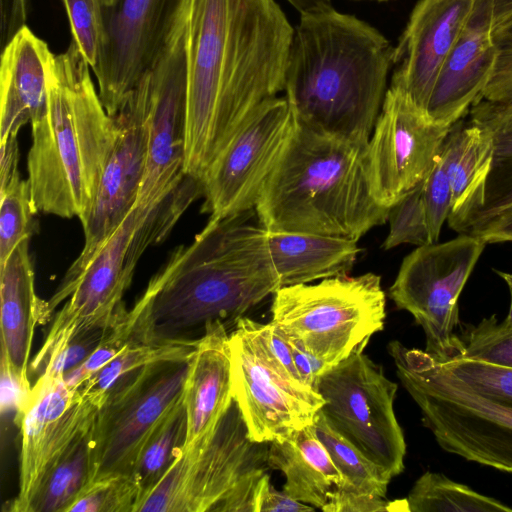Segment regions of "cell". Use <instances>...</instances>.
Returning <instances> with one entry per match:
<instances>
[{
  "instance_id": "7bdbcfd3",
  "label": "cell",
  "mask_w": 512,
  "mask_h": 512,
  "mask_svg": "<svg viewBox=\"0 0 512 512\" xmlns=\"http://www.w3.org/2000/svg\"><path fill=\"white\" fill-rule=\"evenodd\" d=\"M111 331L112 330H97L75 339L52 360L42 374L48 376H62L65 372L82 363L106 340Z\"/></svg>"
},
{
  "instance_id": "ac0fdd59",
  "label": "cell",
  "mask_w": 512,
  "mask_h": 512,
  "mask_svg": "<svg viewBox=\"0 0 512 512\" xmlns=\"http://www.w3.org/2000/svg\"><path fill=\"white\" fill-rule=\"evenodd\" d=\"M99 407L62 376H39L15 414L20 428L19 490L9 511L27 512L43 479L70 445L94 423Z\"/></svg>"
},
{
  "instance_id": "52a82bcc",
  "label": "cell",
  "mask_w": 512,
  "mask_h": 512,
  "mask_svg": "<svg viewBox=\"0 0 512 512\" xmlns=\"http://www.w3.org/2000/svg\"><path fill=\"white\" fill-rule=\"evenodd\" d=\"M387 350L423 424L443 450L512 473L511 404L472 390L426 351L397 340Z\"/></svg>"
},
{
  "instance_id": "277c9868",
  "label": "cell",
  "mask_w": 512,
  "mask_h": 512,
  "mask_svg": "<svg viewBox=\"0 0 512 512\" xmlns=\"http://www.w3.org/2000/svg\"><path fill=\"white\" fill-rule=\"evenodd\" d=\"M76 44L53 54L47 73V110L32 124L28 181L37 212L62 218L88 213L118 128L96 91Z\"/></svg>"
},
{
  "instance_id": "836d02e7",
  "label": "cell",
  "mask_w": 512,
  "mask_h": 512,
  "mask_svg": "<svg viewBox=\"0 0 512 512\" xmlns=\"http://www.w3.org/2000/svg\"><path fill=\"white\" fill-rule=\"evenodd\" d=\"M119 0H61L65 9L71 41L81 51L94 73L107 45V25Z\"/></svg>"
},
{
  "instance_id": "ee69618b",
  "label": "cell",
  "mask_w": 512,
  "mask_h": 512,
  "mask_svg": "<svg viewBox=\"0 0 512 512\" xmlns=\"http://www.w3.org/2000/svg\"><path fill=\"white\" fill-rule=\"evenodd\" d=\"M108 336L82 363L62 375L70 389L78 390L120 352L123 345L110 342Z\"/></svg>"
},
{
  "instance_id": "5bb4252c",
  "label": "cell",
  "mask_w": 512,
  "mask_h": 512,
  "mask_svg": "<svg viewBox=\"0 0 512 512\" xmlns=\"http://www.w3.org/2000/svg\"><path fill=\"white\" fill-rule=\"evenodd\" d=\"M295 124L285 96L261 104L201 178V211L212 218H224L255 209Z\"/></svg>"
},
{
  "instance_id": "b9f144b4",
  "label": "cell",
  "mask_w": 512,
  "mask_h": 512,
  "mask_svg": "<svg viewBox=\"0 0 512 512\" xmlns=\"http://www.w3.org/2000/svg\"><path fill=\"white\" fill-rule=\"evenodd\" d=\"M324 512H384L408 511L406 499L390 501L386 498L362 496L334 489Z\"/></svg>"
},
{
  "instance_id": "cb8c5ba5",
  "label": "cell",
  "mask_w": 512,
  "mask_h": 512,
  "mask_svg": "<svg viewBox=\"0 0 512 512\" xmlns=\"http://www.w3.org/2000/svg\"><path fill=\"white\" fill-rule=\"evenodd\" d=\"M233 399L229 334L225 323L206 326L190 354L184 390L187 438L184 449L201 442Z\"/></svg>"
},
{
  "instance_id": "d6986e66",
  "label": "cell",
  "mask_w": 512,
  "mask_h": 512,
  "mask_svg": "<svg viewBox=\"0 0 512 512\" xmlns=\"http://www.w3.org/2000/svg\"><path fill=\"white\" fill-rule=\"evenodd\" d=\"M184 0H119L107 25V45L94 72L98 93L114 117L154 61Z\"/></svg>"
},
{
  "instance_id": "e0dca14e",
  "label": "cell",
  "mask_w": 512,
  "mask_h": 512,
  "mask_svg": "<svg viewBox=\"0 0 512 512\" xmlns=\"http://www.w3.org/2000/svg\"><path fill=\"white\" fill-rule=\"evenodd\" d=\"M451 127L435 123L404 92L389 86L366 148L370 189L378 204L390 208L424 181Z\"/></svg>"
},
{
  "instance_id": "74e56055",
  "label": "cell",
  "mask_w": 512,
  "mask_h": 512,
  "mask_svg": "<svg viewBox=\"0 0 512 512\" xmlns=\"http://www.w3.org/2000/svg\"><path fill=\"white\" fill-rule=\"evenodd\" d=\"M387 221L389 232L383 249L431 243L423 203V181L389 208Z\"/></svg>"
},
{
  "instance_id": "ffe728a7",
  "label": "cell",
  "mask_w": 512,
  "mask_h": 512,
  "mask_svg": "<svg viewBox=\"0 0 512 512\" xmlns=\"http://www.w3.org/2000/svg\"><path fill=\"white\" fill-rule=\"evenodd\" d=\"M476 0H419L394 52L390 86L426 111L439 71L460 36Z\"/></svg>"
},
{
  "instance_id": "ba28073f",
  "label": "cell",
  "mask_w": 512,
  "mask_h": 512,
  "mask_svg": "<svg viewBox=\"0 0 512 512\" xmlns=\"http://www.w3.org/2000/svg\"><path fill=\"white\" fill-rule=\"evenodd\" d=\"M273 295L271 322L331 367L384 328L385 292L372 272L285 286Z\"/></svg>"
},
{
  "instance_id": "816d5d0a",
  "label": "cell",
  "mask_w": 512,
  "mask_h": 512,
  "mask_svg": "<svg viewBox=\"0 0 512 512\" xmlns=\"http://www.w3.org/2000/svg\"><path fill=\"white\" fill-rule=\"evenodd\" d=\"M512 18V0H492V29Z\"/></svg>"
},
{
  "instance_id": "11a10c76",
  "label": "cell",
  "mask_w": 512,
  "mask_h": 512,
  "mask_svg": "<svg viewBox=\"0 0 512 512\" xmlns=\"http://www.w3.org/2000/svg\"><path fill=\"white\" fill-rule=\"evenodd\" d=\"M375 1H387V0H375Z\"/></svg>"
},
{
  "instance_id": "7c38bea8",
  "label": "cell",
  "mask_w": 512,
  "mask_h": 512,
  "mask_svg": "<svg viewBox=\"0 0 512 512\" xmlns=\"http://www.w3.org/2000/svg\"><path fill=\"white\" fill-rule=\"evenodd\" d=\"M487 243L462 233L442 243L418 246L402 261L389 288L398 309L406 310L426 337L425 351L439 360L457 357L455 329L459 324V296Z\"/></svg>"
},
{
  "instance_id": "83f0119b",
  "label": "cell",
  "mask_w": 512,
  "mask_h": 512,
  "mask_svg": "<svg viewBox=\"0 0 512 512\" xmlns=\"http://www.w3.org/2000/svg\"><path fill=\"white\" fill-rule=\"evenodd\" d=\"M470 115L471 122L490 132L494 154L484 205L469 228L512 205V101L482 99L470 108Z\"/></svg>"
},
{
  "instance_id": "ab89813d",
  "label": "cell",
  "mask_w": 512,
  "mask_h": 512,
  "mask_svg": "<svg viewBox=\"0 0 512 512\" xmlns=\"http://www.w3.org/2000/svg\"><path fill=\"white\" fill-rule=\"evenodd\" d=\"M441 154V153H440ZM451 186L441 156L423 181V203L431 243L438 241L451 207Z\"/></svg>"
},
{
  "instance_id": "8fae6325",
  "label": "cell",
  "mask_w": 512,
  "mask_h": 512,
  "mask_svg": "<svg viewBox=\"0 0 512 512\" xmlns=\"http://www.w3.org/2000/svg\"><path fill=\"white\" fill-rule=\"evenodd\" d=\"M187 36L184 0L161 50L136 83L147 107V158L136 202L142 210H153L186 176Z\"/></svg>"
},
{
  "instance_id": "d590c367",
  "label": "cell",
  "mask_w": 512,
  "mask_h": 512,
  "mask_svg": "<svg viewBox=\"0 0 512 512\" xmlns=\"http://www.w3.org/2000/svg\"><path fill=\"white\" fill-rule=\"evenodd\" d=\"M141 489L133 473L91 481L68 512H135Z\"/></svg>"
},
{
  "instance_id": "e575fe53",
  "label": "cell",
  "mask_w": 512,
  "mask_h": 512,
  "mask_svg": "<svg viewBox=\"0 0 512 512\" xmlns=\"http://www.w3.org/2000/svg\"><path fill=\"white\" fill-rule=\"evenodd\" d=\"M36 213L30 183L16 171L0 188V266L23 240L32 237Z\"/></svg>"
},
{
  "instance_id": "1f68e13d",
  "label": "cell",
  "mask_w": 512,
  "mask_h": 512,
  "mask_svg": "<svg viewBox=\"0 0 512 512\" xmlns=\"http://www.w3.org/2000/svg\"><path fill=\"white\" fill-rule=\"evenodd\" d=\"M186 438L187 414L182 398L147 441L131 472L141 489L140 500L162 479L180 456Z\"/></svg>"
},
{
  "instance_id": "f907efd6",
  "label": "cell",
  "mask_w": 512,
  "mask_h": 512,
  "mask_svg": "<svg viewBox=\"0 0 512 512\" xmlns=\"http://www.w3.org/2000/svg\"><path fill=\"white\" fill-rule=\"evenodd\" d=\"M18 134H11L0 141V188H3L18 171Z\"/></svg>"
},
{
  "instance_id": "9c48e42d",
  "label": "cell",
  "mask_w": 512,
  "mask_h": 512,
  "mask_svg": "<svg viewBox=\"0 0 512 512\" xmlns=\"http://www.w3.org/2000/svg\"><path fill=\"white\" fill-rule=\"evenodd\" d=\"M358 346L319 379L328 424L391 479L404 470L406 442L394 412L398 385Z\"/></svg>"
},
{
  "instance_id": "5b68a950",
  "label": "cell",
  "mask_w": 512,
  "mask_h": 512,
  "mask_svg": "<svg viewBox=\"0 0 512 512\" xmlns=\"http://www.w3.org/2000/svg\"><path fill=\"white\" fill-rule=\"evenodd\" d=\"M366 148L296 120L255 207L259 222L268 232L356 241L384 224L389 208L371 193Z\"/></svg>"
},
{
  "instance_id": "f546056e",
  "label": "cell",
  "mask_w": 512,
  "mask_h": 512,
  "mask_svg": "<svg viewBox=\"0 0 512 512\" xmlns=\"http://www.w3.org/2000/svg\"><path fill=\"white\" fill-rule=\"evenodd\" d=\"M311 426L342 476L341 485L335 489L386 498L391 478L334 430L320 410Z\"/></svg>"
},
{
  "instance_id": "60d3db41",
  "label": "cell",
  "mask_w": 512,
  "mask_h": 512,
  "mask_svg": "<svg viewBox=\"0 0 512 512\" xmlns=\"http://www.w3.org/2000/svg\"><path fill=\"white\" fill-rule=\"evenodd\" d=\"M492 37L498 49V57L482 99L512 101V18L493 28Z\"/></svg>"
},
{
  "instance_id": "7a4b0ae2",
  "label": "cell",
  "mask_w": 512,
  "mask_h": 512,
  "mask_svg": "<svg viewBox=\"0 0 512 512\" xmlns=\"http://www.w3.org/2000/svg\"><path fill=\"white\" fill-rule=\"evenodd\" d=\"M279 288L268 231L255 209L209 217L150 279L109 339L119 345L196 344L208 324L236 323Z\"/></svg>"
},
{
  "instance_id": "d6a6232c",
  "label": "cell",
  "mask_w": 512,
  "mask_h": 512,
  "mask_svg": "<svg viewBox=\"0 0 512 512\" xmlns=\"http://www.w3.org/2000/svg\"><path fill=\"white\" fill-rule=\"evenodd\" d=\"M195 345L125 343L120 352L78 390L100 408L109 390L126 375L151 364L186 359L192 353Z\"/></svg>"
},
{
  "instance_id": "30bf717a",
  "label": "cell",
  "mask_w": 512,
  "mask_h": 512,
  "mask_svg": "<svg viewBox=\"0 0 512 512\" xmlns=\"http://www.w3.org/2000/svg\"><path fill=\"white\" fill-rule=\"evenodd\" d=\"M189 367L190 356L151 364L109 390L92 426L91 481L132 472L147 441L183 398Z\"/></svg>"
},
{
  "instance_id": "484cf974",
  "label": "cell",
  "mask_w": 512,
  "mask_h": 512,
  "mask_svg": "<svg viewBox=\"0 0 512 512\" xmlns=\"http://www.w3.org/2000/svg\"><path fill=\"white\" fill-rule=\"evenodd\" d=\"M268 239L281 287L346 276L360 252L356 240L344 237L268 232Z\"/></svg>"
},
{
  "instance_id": "603a6c76",
  "label": "cell",
  "mask_w": 512,
  "mask_h": 512,
  "mask_svg": "<svg viewBox=\"0 0 512 512\" xmlns=\"http://www.w3.org/2000/svg\"><path fill=\"white\" fill-rule=\"evenodd\" d=\"M29 240H23L0 266L1 358L27 383L35 327L51 318L47 301L35 290Z\"/></svg>"
},
{
  "instance_id": "8d00e7d4",
  "label": "cell",
  "mask_w": 512,
  "mask_h": 512,
  "mask_svg": "<svg viewBox=\"0 0 512 512\" xmlns=\"http://www.w3.org/2000/svg\"><path fill=\"white\" fill-rule=\"evenodd\" d=\"M459 339L460 349L455 358L512 368V330L503 329L495 315L465 329Z\"/></svg>"
},
{
  "instance_id": "f6af8a7d",
  "label": "cell",
  "mask_w": 512,
  "mask_h": 512,
  "mask_svg": "<svg viewBox=\"0 0 512 512\" xmlns=\"http://www.w3.org/2000/svg\"><path fill=\"white\" fill-rule=\"evenodd\" d=\"M1 391L0 403L2 414H17L26 402L32 386L15 374L7 362L1 358Z\"/></svg>"
},
{
  "instance_id": "6da1fadb",
  "label": "cell",
  "mask_w": 512,
  "mask_h": 512,
  "mask_svg": "<svg viewBox=\"0 0 512 512\" xmlns=\"http://www.w3.org/2000/svg\"><path fill=\"white\" fill-rule=\"evenodd\" d=\"M293 32L274 0H188L185 175L200 181L248 117L284 91Z\"/></svg>"
},
{
  "instance_id": "7402d4cb",
  "label": "cell",
  "mask_w": 512,
  "mask_h": 512,
  "mask_svg": "<svg viewBox=\"0 0 512 512\" xmlns=\"http://www.w3.org/2000/svg\"><path fill=\"white\" fill-rule=\"evenodd\" d=\"M53 53L26 25L1 52L0 141L40 121L47 110V73Z\"/></svg>"
},
{
  "instance_id": "4fadbf2b",
  "label": "cell",
  "mask_w": 512,
  "mask_h": 512,
  "mask_svg": "<svg viewBox=\"0 0 512 512\" xmlns=\"http://www.w3.org/2000/svg\"><path fill=\"white\" fill-rule=\"evenodd\" d=\"M235 324L229 334L232 395L250 438L270 443L312 425L324 404L322 396L272 357L258 322L242 316Z\"/></svg>"
},
{
  "instance_id": "2e32d148",
  "label": "cell",
  "mask_w": 512,
  "mask_h": 512,
  "mask_svg": "<svg viewBox=\"0 0 512 512\" xmlns=\"http://www.w3.org/2000/svg\"><path fill=\"white\" fill-rule=\"evenodd\" d=\"M114 118L117 138L93 203L81 221L84 246L47 301L51 314L66 301L72 285L136 206L145 172L148 141L146 99L139 85H135Z\"/></svg>"
},
{
  "instance_id": "4dcf8cb0",
  "label": "cell",
  "mask_w": 512,
  "mask_h": 512,
  "mask_svg": "<svg viewBox=\"0 0 512 512\" xmlns=\"http://www.w3.org/2000/svg\"><path fill=\"white\" fill-rule=\"evenodd\" d=\"M410 512H512V507L436 472H425L411 488Z\"/></svg>"
},
{
  "instance_id": "f1b7e54d",
  "label": "cell",
  "mask_w": 512,
  "mask_h": 512,
  "mask_svg": "<svg viewBox=\"0 0 512 512\" xmlns=\"http://www.w3.org/2000/svg\"><path fill=\"white\" fill-rule=\"evenodd\" d=\"M93 470L92 427L80 435L50 469L27 512H68L91 482Z\"/></svg>"
},
{
  "instance_id": "f35d334b",
  "label": "cell",
  "mask_w": 512,
  "mask_h": 512,
  "mask_svg": "<svg viewBox=\"0 0 512 512\" xmlns=\"http://www.w3.org/2000/svg\"><path fill=\"white\" fill-rule=\"evenodd\" d=\"M437 360L472 390L512 405V368L465 358Z\"/></svg>"
},
{
  "instance_id": "681fc988",
  "label": "cell",
  "mask_w": 512,
  "mask_h": 512,
  "mask_svg": "<svg viewBox=\"0 0 512 512\" xmlns=\"http://www.w3.org/2000/svg\"><path fill=\"white\" fill-rule=\"evenodd\" d=\"M315 508L291 497L287 493L277 491L270 485L265 491L260 512H311Z\"/></svg>"
},
{
  "instance_id": "9a60e30c",
  "label": "cell",
  "mask_w": 512,
  "mask_h": 512,
  "mask_svg": "<svg viewBox=\"0 0 512 512\" xmlns=\"http://www.w3.org/2000/svg\"><path fill=\"white\" fill-rule=\"evenodd\" d=\"M151 211L134 207L70 288L63 307L29 364L38 378L71 342L97 330H113L128 309L123 301L135 268L128 249L138 225Z\"/></svg>"
},
{
  "instance_id": "4316f807",
  "label": "cell",
  "mask_w": 512,
  "mask_h": 512,
  "mask_svg": "<svg viewBox=\"0 0 512 512\" xmlns=\"http://www.w3.org/2000/svg\"><path fill=\"white\" fill-rule=\"evenodd\" d=\"M268 465L284 474L285 493L315 509L322 510L331 492L342 483L340 472L311 425L270 442Z\"/></svg>"
},
{
  "instance_id": "c3c4849f",
  "label": "cell",
  "mask_w": 512,
  "mask_h": 512,
  "mask_svg": "<svg viewBox=\"0 0 512 512\" xmlns=\"http://www.w3.org/2000/svg\"><path fill=\"white\" fill-rule=\"evenodd\" d=\"M288 341L291 346L294 365L301 381L316 389L320 377L332 367L299 343L291 339H288Z\"/></svg>"
},
{
  "instance_id": "8992f818",
  "label": "cell",
  "mask_w": 512,
  "mask_h": 512,
  "mask_svg": "<svg viewBox=\"0 0 512 512\" xmlns=\"http://www.w3.org/2000/svg\"><path fill=\"white\" fill-rule=\"evenodd\" d=\"M269 443L250 438L233 398L212 431L183 449L135 512H260Z\"/></svg>"
},
{
  "instance_id": "3957f363",
  "label": "cell",
  "mask_w": 512,
  "mask_h": 512,
  "mask_svg": "<svg viewBox=\"0 0 512 512\" xmlns=\"http://www.w3.org/2000/svg\"><path fill=\"white\" fill-rule=\"evenodd\" d=\"M395 47L375 27L333 7L300 13L285 71L299 122L367 145L394 65Z\"/></svg>"
},
{
  "instance_id": "44dd1931",
  "label": "cell",
  "mask_w": 512,
  "mask_h": 512,
  "mask_svg": "<svg viewBox=\"0 0 512 512\" xmlns=\"http://www.w3.org/2000/svg\"><path fill=\"white\" fill-rule=\"evenodd\" d=\"M498 57L492 37V0H476L473 11L446 57L427 106L437 124L451 127L482 100Z\"/></svg>"
},
{
  "instance_id": "db71d44e",
  "label": "cell",
  "mask_w": 512,
  "mask_h": 512,
  "mask_svg": "<svg viewBox=\"0 0 512 512\" xmlns=\"http://www.w3.org/2000/svg\"><path fill=\"white\" fill-rule=\"evenodd\" d=\"M494 272L501 277L508 286L510 292V307L506 318L500 322V326L505 330H512V273L495 270Z\"/></svg>"
},
{
  "instance_id": "7dc6e473",
  "label": "cell",
  "mask_w": 512,
  "mask_h": 512,
  "mask_svg": "<svg viewBox=\"0 0 512 512\" xmlns=\"http://www.w3.org/2000/svg\"><path fill=\"white\" fill-rule=\"evenodd\" d=\"M260 337L272 357L294 378L301 381L293 361V354L288 339L272 323L257 324Z\"/></svg>"
},
{
  "instance_id": "bcb514c9",
  "label": "cell",
  "mask_w": 512,
  "mask_h": 512,
  "mask_svg": "<svg viewBox=\"0 0 512 512\" xmlns=\"http://www.w3.org/2000/svg\"><path fill=\"white\" fill-rule=\"evenodd\" d=\"M467 233L482 238L487 244L512 242V205L473 224Z\"/></svg>"
},
{
  "instance_id": "d4e9b609",
  "label": "cell",
  "mask_w": 512,
  "mask_h": 512,
  "mask_svg": "<svg viewBox=\"0 0 512 512\" xmlns=\"http://www.w3.org/2000/svg\"><path fill=\"white\" fill-rule=\"evenodd\" d=\"M494 143L481 125L455 123L441 150L451 186L449 227L466 233L485 202L488 176L492 166Z\"/></svg>"
},
{
  "instance_id": "f5cc1de1",
  "label": "cell",
  "mask_w": 512,
  "mask_h": 512,
  "mask_svg": "<svg viewBox=\"0 0 512 512\" xmlns=\"http://www.w3.org/2000/svg\"><path fill=\"white\" fill-rule=\"evenodd\" d=\"M300 13L332 7L331 0H286Z\"/></svg>"
}]
</instances>
